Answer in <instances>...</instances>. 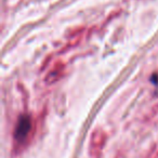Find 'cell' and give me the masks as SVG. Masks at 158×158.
Masks as SVG:
<instances>
[{"instance_id":"6da1fadb","label":"cell","mask_w":158,"mask_h":158,"mask_svg":"<svg viewBox=\"0 0 158 158\" xmlns=\"http://www.w3.org/2000/svg\"><path fill=\"white\" fill-rule=\"evenodd\" d=\"M29 130H31V119L28 116H22L20 117L18 121V125L15 128V140L19 142H22L26 139L27 134H28Z\"/></svg>"}]
</instances>
